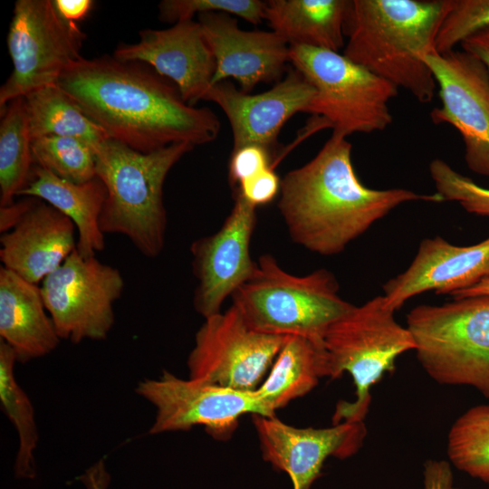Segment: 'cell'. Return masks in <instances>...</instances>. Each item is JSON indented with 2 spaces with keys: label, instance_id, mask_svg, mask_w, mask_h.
Returning a JSON list of instances; mask_svg holds the SVG:
<instances>
[{
  "label": "cell",
  "instance_id": "cell-38",
  "mask_svg": "<svg viewBox=\"0 0 489 489\" xmlns=\"http://www.w3.org/2000/svg\"><path fill=\"white\" fill-rule=\"evenodd\" d=\"M85 489H108L110 475L104 459H100L78 476Z\"/></svg>",
  "mask_w": 489,
  "mask_h": 489
},
{
  "label": "cell",
  "instance_id": "cell-32",
  "mask_svg": "<svg viewBox=\"0 0 489 489\" xmlns=\"http://www.w3.org/2000/svg\"><path fill=\"white\" fill-rule=\"evenodd\" d=\"M489 27V0H452L436 41V51L445 53L472 34Z\"/></svg>",
  "mask_w": 489,
  "mask_h": 489
},
{
  "label": "cell",
  "instance_id": "cell-20",
  "mask_svg": "<svg viewBox=\"0 0 489 489\" xmlns=\"http://www.w3.org/2000/svg\"><path fill=\"white\" fill-rule=\"evenodd\" d=\"M72 221L46 202L34 205L0 237L2 266L38 285L76 250Z\"/></svg>",
  "mask_w": 489,
  "mask_h": 489
},
{
  "label": "cell",
  "instance_id": "cell-17",
  "mask_svg": "<svg viewBox=\"0 0 489 489\" xmlns=\"http://www.w3.org/2000/svg\"><path fill=\"white\" fill-rule=\"evenodd\" d=\"M315 95L312 85L295 69L270 90L249 94L230 82L212 85L206 101L216 102L231 125L233 149L258 145L270 152L283 125L296 113L306 111Z\"/></svg>",
  "mask_w": 489,
  "mask_h": 489
},
{
  "label": "cell",
  "instance_id": "cell-28",
  "mask_svg": "<svg viewBox=\"0 0 489 489\" xmlns=\"http://www.w3.org/2000/svg\"><path fill=\"white\" fill-rule=\"evenodd\" d=\"M447 455L460 471L489 484V406L463 413L447 436Z\"/></svg>",
  "mask_w": 489,
  "mask_h": 489
},
{
  "label": "cell",
  "instance_id": "cell-37",
  "mask_svg": "<svg viewBox=\"0 0 489 489\" xmlns=\"http://www.w3.org/2000/svg\"><path fill=\"white\" fill-rule=\"evenodd\" d=\"M460 46L463 51L479 59L489 72V27L467 37Z\"/></svg>",
  "mask_w": 489,
  "mask_h": 489
},
{
  "label": "cell",
  "instance_id": "cell-12",
  "mask_svg": "<svg viewBox=\"0 0 489 489\" xmlns=\"http://www.w3.org/2000/svg\"><path fill=\"white\" fill-rule=\"evenodd\" d=\"M287 336L257 332L235 306L205 319L187 358L189 378L244 391L264 381Z\"/></svg>",
  "mask_w": 489,
  "mask_h": 489
},
{
  "label": "cell",
  "instance_id": "cell-21",
  "mask_svg": "<svg viewBox=\"0 0 489 489\" xmlns=\"http://www.w3.org/2000/svg\"><path fill=\"white\" fill-rule=\"evenodd\" d=\"M0 340L25 363L53 351L60 340L40 287L0 267Z\"/></svg>",
  "mask_w": 489,
  "mask_h": 489
},
{
  "label": "cell",
  "instance_id": "cell-15",
  "mask_svg": "<svg viewBox=\"0 0 489 489\" xmlns=\"http://www.w3.org/2000/svg\"><path fill=\"white\" fill-rule=\"evenodd\" d=\"M252 419L264 460L287 474L292 489H311L328 457L352 455L365 436L363 423L314 428L296 427L275 416L253 415Z\"/></svg>",
  "mask_w": 489,
  "mask_h": 489
},
{
  "label": "cell",
  "instance_id": "cell-24",
  "mask_svg": "<svg viewBox=\"0 0 489 489\" xmlns=\"http://www.w3.org/2000/svg\"><path fill=\"white\" fill-rule=\"evenodd\" d=\"M323 377H329L323 339L287 336L257 391L275 413L312 390Z\"/></svg>",
  "mask_w": 489,
  "mask_h": 489
},
{
  "label": "cell",
  "instance_id": "cell-27",
  "mask_svg": "<svg viewBox=\"0 0 489 489\" xmlns=\"http://www.w3.org/2000/svg\"><path fill=\"white\" fill-rule=\"evenodd\" d=\"M16 362L14 350L0 340V403L18 436L14 473L18 479H34L36 475L34 452L38 431L34 407L14 376Z\"/></svg>",
  "mask_w": 489,
  "mask_h": 489
},
{
  "label": "cell",
  "instance_id": "cell-29",
  "mask_svg": "<svg viewBox=\"0 0 489 489\" xmlns=\"http://www.w3.org/2000/svg\"><path fill=\"white\" fill-rule=\"evenodd\" d=\"M34 164L57 177L74 183H84L97 177L94 151L83 141L47 136L32 140Z\"/></svg>",
  "mask_w": 489,
  "mask_h": 489
},
{
  "label": "cell",
  "instance_id": "cell-16",
  "mask_svg": "<svg viewBox=\"0 0 489 489\" xmlns=\"http://www.w3.org/2000/svg\"><path fill=\"white\" fill-rule=\"evenodd\" d=\"M139 35L135 43L120 44L113 57L149 65L170 81L191 106L206 101L212 87L216 62L198 22L188 20L168 29H146Z\"/></svg>",
  "mask_w": 489,
  "mask_h": 489
},
{
  "label": "cell",
  "instance_id": "cell-14",
  "mask_svg": "<svg viewBox=\"0 0 489 489\" xmlns=\"http://www.w3.org/2000/svg\"><path fill=\"white\" fill-rule=\"evenodd\" d=\"M255 211V206L236 193L235 205L219 230L191 244L193 273L197 281L193 304L205 319L220 312L225 299L254 271L256 262L250 255V242Z\"/></svg>",
  "mask_w": 489,
  "mask_h": 489
},
{
  "label": "cell",
  "instance_id": "cell-25",
  "mask_svg": "<svg viewBox=\"0 0 489 489\" xmlns=\"http://www.w3.org/2000/svg\"><path fill=\"white\" fill-rule=\"evenodd\" d=\"M33 139L47 137L78 139L94 149L109 139L57 84L39 88L24 97Z\"/></svg>",
  "mask_w": 489,
  "mask_h": 489
},
{
  "label": "cell",
  "instance_id": "cell-11",
  "mask_svg": "<svg viewBox=\"0 0 489 489\" xmlns=\"http://www.w3.org/2000/svg\"><path fill=\"white\" fill-rule=\"evenodd\" d=\"M135 391L155 408L150 435L203 426L208 434L221 438L233 433L243 415L275 416L257 389L244 391L184 379L168 370L157 379L141 380Z\"/></svg>",
  "mask_w": 489,
  "mask_h": 489
},
{
  "label": "cell",
  "instance_id": "cell-39",
  "mask_svg": "<svg viewBox=\"0 0 489 489\" xmlns=\"http://www.w3.org/2000/svg\"><path fill=\"white\" fill-rule=\"evenodd\" d=\"M53 3L63 19L77 24L89 14L94 2L91 0H53Z\"/></svg>",
  "mask_w": 489,
  "mask_h": 489
},
{
  "label": "cell",
  "instance_id": "cell-9",
  "mask_svg": "<svg viewBox=\"0 0 489 489\" xmlns=\"http://www.w3.org/2000/svg\"><path fill=\"white\" fill-rule=\"evenodd\" d=\"M85 34L57 12L53 0H17L7 34L13 71L0 88V108L48 85L82 56Z\"/></svg>",
  "mask_w": 489,
  "mask_h": 489
},
{
  "label": "cell",
  "instance_id": "cell-6",
  "mask_svg": "<svg viewBox=\"0 0 489 489\" xmlns=\"http://www.w3.org/2000/svg\"><path fill=\"white\" fill-rule=\"evenodd\" d=\"M395 311L384 295L376 296L352 308L334 321L323 336L328 355L329 378L348 372L355 385V399L340 401L333 424L363 423L368 414L370 388L387 371L394 369L396 359L416 349L407 327L394 317Z\"/></svg>",
  "mask_w": 489,
  "mask_h": 489
},
{
  "label": "cell",
  "instance_id": "cell-31",
  "mask_svg": "<svg viewBox=\"0 0 489 489\" xmlns=\"http://www.w3.org/2000/svg\"><path fill=\"white\" fill-rule=\"evenodd\" d=\"M429 173L437 193L444 201H455L467 212L489 216V188L455 171L448 163L435 158Z\"/></svg>",
  "mask_w": 489,
  "mask_h": 489
},
{
  "label": "cell",
  "instance_id": "cell-35",
  "mask_svg": "<svg viewBox=\"0 0 489 489\" xmlns=\"http://www.w3.org/2000/svg\"><path fill=\"white\" fill-rule=\"evenodd\" d=\"M424 489H452L451 465L445 460H427L424 464Z\"/></svg>",
  "mask_w": 489,
  "mask_h": 489
},
{
  "label": "cell",
  "instance_id": "cell-7",
  "mask_svg": "<svg viewBox=\"0 0 489 489\" xmlns=\"http://www.w3.org/2000/svg\"><path fill=\"white\" fill-rule=\"evenodd\" d=\"M417 358L442 385H464L489 398V295L422 304L407 316Z\"/></svg>",
  "mask_w": 489,
  "mask_h": 489
},
{
  "label": "cell",
  "instance_id": "cell-23",
  "mask_svg": "<svg viewBox=\"0 0 489 489\" xmlns=\"http://www.w3.org/2000/svg\"><path fill=\"white\" fill-rule=\"evenodd\" d=\"M350 0H270L264 19L289 45L338 52L345 46L344 26Z\"/></svg>",
  "mask_w": 489,
  "mask_h": 489
},
{
  "label": "cell",
  "instance_id": "cell-22",
  "mask_svg": "<svg viewBox=\"0 0 489 489\" xmlns=\"http://www.w3.org/2000/svg\"><path fill=\"white\" fill-rule=\"evenodd\" d=\"M18 196L41 199L70 218L76 227V249L82 255L95 256L104 249L105 234L100 227V217L107 189L98 177L74 183L34 165L29 182Z\"/></svg>",
  "mask_w": 489,
  "mask_h": 489
},
{
  "label": "cell",
  "instance_id": "cell-41",
  "mask_svg": "<svg viewBox=\"0 0 489 489\" xmlns=\"http://www.w3.org/2000/svg\"><path fill=\"white\" fill-rule=\"evenodd\" d=\"M452 489H460V488H455V487H454V486H453V488H452Z\"/></svg>",
  "mask_w": 489,
  "mask_h": 489
},
{
  "label": "cell",
  "instance_id": "cell-4",
  "mask_svg": "<svg viewBox=\"0 0 489 489\" xmlns=\"http://www.w3.org/2000/svg\"><path fill=\"white\" fill-rule=\"evenodd\" d=\"M194 148L176 143L142 153L111 139L95 147L96 175L107 189L101 231L125 235L148 258L158 256L168 223L164 182L173 166Z\"/></svg>",
  "mask_w": 489,
  "mask_h": 489
},
{
  "label": "cell",
  "instance_id": "cell-18",
  "mask_svg": "<svg viewBox=\"0 0 489 489\" xmlns=\"http://www.w3.org/2000/svg\"><path fill=\"white\" fill-rule=\"evenodd\" d=\"M216 62L212 85L233 78L249 93L261 82H279L290 62V45L275 33L245 31L226 13L198 14Z\"/></svg>",
  "mask_w": 489,
  "mask_h": 489
},
{
  "label": "cell",
  "instance_id": "cell-5",
  "mask_svg": "<svg viewBox=\"0 0 489 489\" xmlns=\"http://www.w3.org/2000/svg\"><path fill=\"white\" fill-rule=\"evenodd\" d=\"M339 290L336 277L326 269L298 276L283 270L273 255L264 254L232 295V305L257 332L323 339L328 328L353 306Z\"/></svg>",
  "mask_w": 489,
  "mask_h": 489
},
{
  "label": "cell",
  "instance_id": "cell-2",
  "mask_svg": "<svg viewBox=\"0 0 489 489\" xmlns=\"http://www.w3.org/2000/svg\"><path fill=\"white\" fill-rule=\"evenodd\" d=\"M279 194L278 208L292 240L321 255L341 253L404 203L444 201L437 193L366 187L353 168L351 144L334 134L313 158L285 174Z\"/></svg>",
  "mask_w": 489,
  "mask_h": 489
},
{
  "label": "cell",
  "instance_id": "cell-36",
  "mask_svg": "<svg viewBox=\"0 0 489 489\" xmlns=\"http://www.w3.org/2000/svg\"><path fill=\"white\" fill-rule=\"evenodd\" d=\"M34 201V197H26L24 199L0 206V232L5 234L12 230L31 208Z\"/></svg>",
  "mask_w": 489,
  "mask_h": 489
},
{
  "label": "cell",
  "instance_id": "cell-10",
  "mask_svg": "<svg viewBox=\"0 0 489 489\" xmlns=\"http://www.w3.org/2000/svg\"><path fill=\"white\" fill-rule=\"evenodd\" d=\"M124 280L115 267L77 249L41 283L45 308L61 340H103L115 322Z\"/></svg>",
  "mask_w": 489,
  "mask_h": 489
},
{
  "label": "cell",
  "instance_id": "cell-30",
  "mask_svg": "<svg viewBox=\"0 0 489 489\" xmlns=\"http://www.w3.org/2000/svg\"><path fill=\"white\" fill-rule=\"evenodd\" d=\"M266 1L260 0H163L158 4L159 20L178 23L193 20L195 14L226 13L258 24L264 19Z\"/></svg>",
  "mask_w": 489,
  "mask_h": 489
},
{
  "label": "cell",
  "instance_id": "cell-8",
  "mask_svg": "<svg viewBox=\"0 0 489 489\" xmlns=\"http://www.w3.org/2000/svg\"><path fill=\"white\" fill-rule=\"evenodd\" d=\"M290 62L314 88L305 113L321 128L347 138L386 129L393 121L388 103L398 93L390 82L343 54L305 45H290Z\"/></svg>",
  "mask_w": 489,
  "mask_h": 489
},
{
  "label": "cell",
  "instance_id": "cell-13",
  "mask_svg": "<svg viewBox=\"0 0 489 489\" xmlns=\"http://www.w3.org/2000/svg\"><path fill=\"white\" fill-rule=\"evenodd\" d=\"M424 61L438 86L440 106L431 113L435 124L446 123L461 135L465 160L475 174L489 176V72L465 51L428 53Z\"/></svg>",
  "mask_w": 489,
  "mask_h": 489
},
{
  "label": "cell",
  "instance_id": "cell-34",
  "mask_svg": "<svg viewBox=\"0 0 489 489\" xmlns=\"http://www.w3.org/2000/svg\"><path fill=\"white\" fill-rule=\"evenodd\" d=\"M281 182L273 168H269L243 181L235 190L248 203L257 207L270 203L277 197Z\"/></svg>",
  "mask_w": 489,
  "mask_h": 489
},
{
  "label": "cell",
  "instance_id": "cell-26",
  "mask_svg": "<svg viewBox=\"0 0 489 489\" xmlns=\"http://www.w3.org/2000/svg\"><path fill=\"white\" fill-rule=\"evenodd\" d=\"M34 166L28 117L21 97L1 109L0 206L14 202L29 182Z\"/></svg>",
  "mask_w": 489,
  "mask_h": 489
},
{
  "label": "cell",
  "instance_id": "cell-1",
  "mask_svg": "<svg viewBox=\"0 0 489 489\" xmlns=\"http://www.w3.org/2000/svg\"><path fill=\"white\" fill-rule=\"evenodd\" d=\"M109 139L142 153L214 141L218 117L187 104L168 79L139 62L81 57L56 83Z\"/></svg>",
  "mask_w": 489,
  "mask_h": 489
},
{
  "label": "cell",
  "instance_id": "cell-40",
  "mask_svg": "<svg viewBox=\"0 0 489 489\" xmlns=\"http://www.w3.org/2000/svg\"><path fill=\"white\" fill-rule=\"evenodd\" d=\"M454 299L489 295V278H486L475 285L465 288L451 294Z\"/></svg>",
  "mask_w": 489,
  "mask_h": 489
},
{
  "label": "cell",
  "instance_id": "cell-3",
  "mask_svg": "<svg viewBox=\"0 0 489 489\" xmlns=\"http://www.w3.org/2000/svg\"><path fill=\"white\" fill-rule=\"evenodd\" d=\"M452 0H350L343 55L408 91L421 103L436 89L424 61L436 51Z\"/></svg>",
  "mask_w": 489,
  "mask_h": 489
},
{
  "label": "cell",
  "instance_id": "cell-19",
  "mask_svg": "<svg viewBox=\"0 0 489 489\" xmlns=\"http://www.w3.org/2000/svg\"><path fill=\"white\" fill-rule=\"evenodd\" d=\"M489 278V237L459 246L440 236L421 241L410 265L383 286L388 305L395 312L425 292L452 294Z\"/></svg>",
  "mask_w": 489,
  "mask_h": 489
},
{
  "label": "cell",
  "instance_id": "cell-33",
  "mask_svg": "<svg viewBox=\"0 0 489 489\" xmlns=\"http://www.w3.org/2000/svg\"><path fill=\"white\" fill-rule=\"evenodd\" d=\"M273 168L271 152L258 145H247L233 149L228 164V178L235 189L244 180Z\"/></svg>",
  "mask_w": 489,
  "mask_h": 489
}]
</instances>
